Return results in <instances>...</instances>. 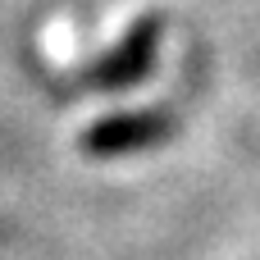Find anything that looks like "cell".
Listing matches in <instances>:
<instances>
[{"label":"cell","instance_id":"cell-1","mask_svg":"<svg viewBox=\"0 0 260 260\" xmlns=\"http://www.w3.org/2000/svg\"><path fill=\"white\" fill-rule=\"evenodd\" d=\"M155 46H160V18L146 14V18H137V23L123 32V41L101 59L96 78H101L105 87H123V82L146 78V69H151V59H155Z\"/></svg>","mask_w":260,"mask_h":260},{"label":"cell","instance_id":"cell-2","mask_svg":"<svg viewBox=\"0 0 260 260\" xmlns=\"http://www.w3.org/2000/svg\"><path fill=\"white\" fill-rule=\"evenodd\" d=\"M155 128H160V119H155V114H119V119L96 123V128H91V142H96V146H105V151H114V146L146 142Z\"/></svg>","mask_w":260,"mask_h":260}]
</instances>
